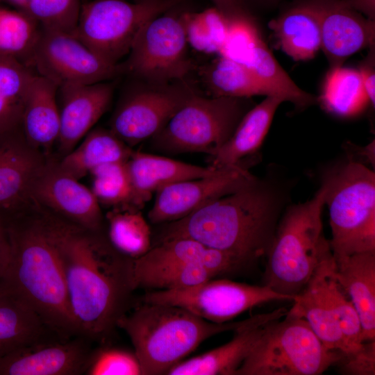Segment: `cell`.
<instances>
[{"label": "cell", "instance_id": "obj_1", "mask_svg": "<svg viewBox=\"0 0 375 375\" xmlns=\"http://www.w3.org/2000/svg\"><path fill=\"white\" fill-rule=\"evenodd\" d=\"M62 262L71 312L79 334L103 340L124 314L132 260L72 223L48 219Z\"/></svg>", "mask_w": 375, "mask_h": 375}, {"label": "cell", "instance_id": "obj_2", "mask_svg": "<svg viewBox=\"0 0 375 375\" xmlns=\"http://www.w3.org/2000/svg\"><path fill=\"white\" fill-rule=\"evenodd\" d=\"M287 199L280 182L256 176L233 192L168 222L160 240L191 238L251 263L267 255Z\"/></svg>", "mask_w": 375, "mask_h": 375}, {"label": "cell", "instance_id": "obj_3", "mask_svg": "<svg viewBox=\"0 0 375 375\" xmlns=\"http://www.w3.org/2000/svg\"><path fill=\"white\" fill-rule=\"evenodd\" d=\"M6 220L10 254L3 281L59 338L81 336L71 312L59 250L47 219Z\"/></svg>", "mask_w": 375, "mask_h": 375}, {"label": "cell", "instance_id": "obj_4", "mask_svg": "<svg viewBox=\"0 0 375 375\" xmlns=\"http://www.w3.org/2000/svg\"><path fill=\"white\" fill-rule=\"evenodd\" d=\"M144 302L117 322L133 344L143 375L167 374L206 339L234 331L251 319L215 323L180 306Z\"/></svg>", "mask_w": 375, "mask_h": 375}, {"label": "cell", "instance_id": "obj_5", "mask_svg": "<svg viewBox=\"0 0 375 375\" xmlns=\"http://www.w3.org/2000/svg\"><path fill=\"white\" fill-rule=\"evenodd\" d=\"M324 194L321 185L311 199L286 206L266 255L263 285L291 297L306 287L331 249L323 233Z\"/></svg>", "mask_w": 375, "mask_h": 375}, {"label": "cell", "instance_id": "obj_6", "mask_svg": "<svg viewBox=\"0 0 375 375\" xmlns=\"http://www.w3.org/2000/svg\"><path fill=\"white\" fill-rule=\"evenodd\" d=\"M328 208L335 258L375 252V174L360 162L347 160L321 175Z\"/></svg>", "mask_w": 375, "mask_h": 375}, {"label": "cell", "instance_id": "obj_7", "mask_svg": "<svg viewBox=\"0 0 375 375\" xmlns=\"http://www.w3.org/2000/svg\"><path fill=\"white\" fill-rule=\"evenodd\" d=\"M250 99L206 97L195 92L150 139L151 147L167 154L204 153L212 156L251 108Z\"/></svg>", "mask_w": 375, "mask_h": 375}, {"label": "cell", "instance_id": "obj_8", "mask_svg": "<svg viewBox=\"0 0 375 375\" xmlns=\"http://www.w3.org/2000/svg\"><path fill=\"white\" fill-rule=\"evenodd\" d=\"M341 356L322 343L306 319L286 314L267 324L235 375H319Z\"/></svg>", "mask_w": 375, "mask_h": 375}, {"label": "cell", "instance_id": "obj_9", "mask_svg": "<svg viewBox=\"0 0 375 375\" xmlns=\"http://www.w3.org/2000/svg\"><path fill=\"white\" fill-rule=\"evenodd\" d=\"M186 0H92L82 4L72 35L112 64L128 55L142 27Z\"/></svg>", "mask_w": 375, "mask_h": 375}, {"label": "cell", "instance_id": "obj_10", "mask_svg": "<svg viewBox=\"0 0 375 375\" xmlns=\"http://www.w3.org/2000/svg\"><path fill=\"white\" fill-rule=\"evenodd\" d=\"M170 10L147 22L137 35L124 71L143 82L184 81L192 67L184 17Z\"/></svg>", "mask_w": 375, "mask_h": 375}, {"label": "cell", "instance_id": "obj_11", "mask_svg": "<svg viewBox=\"0 0 375 375\" xmlns=\"http://www.w3.org/2000/svg\"><path fill=\"white\" fill-rule=\"evenodd\" d=\"M295 297L265 285L212 278L188 288L151 291L146 294L144 301L180 306L209 322L225 323L260 304L293 301Z\"/></svg>", "mask_w": 375, "mask_h": 375}, {"label": "cell", "instance_id": "obj_12", "mask_svg": "<svg viewBox=\"0 0 375 375\" xmlns=\"http://www.w3.org/2000/svg\"><path fill=\"white\" fill-rule=\"evenodd\" d=\"M28 66L58 87L105 82L124 72L122 64L107 62L74 35L41 28Z\"/></svg>", "mask_w": 375, "mask_h": 375}, {"label": "cell", "instance_id": "obj_13", "mask_svg": "<svg viewBox=\"0 0 375 375\" xmlns=\"http://www.w3.org/2000/svg\"><path fill=\"white\" fill-rule=\"evenodd\" d=\"M194 93L183 81L144 82L122 99L110 130L130 147L137 145L160 131Z\"/></svg>", "mask_w": 375, "mask_h": 375}, {"label": "cell", "instance_id": "obj_14", "mask_svg": "<svg viewBox=\"0 0 375 375\" xmlns=\"http://www.w3.org/2000/svg\"><path fill=\"white\" fill-rule=\"evenodd\" d=\"M255 177L239 164L219 167L207 176L163 186L156 192L148 217L153 224L178 220L207 203L233 192Z\"/></svg>", "mask_w": 375, "mask_h": 375}, {"label": "cell", "instance_id": "obj_15", "mask_svg": "<svg viewBox=\"0 0 375 375\" xmlns=\"http://www.w3.org/2000/svg\"><path fill=\"white\" fill-rule=\"evenodd\" d=\"M320 29L321 49L330 68L342 66L360 50L374 45L375 20L345 6L341 0H306Z\"/></svg>", "mask_w": 375, "mask_h": 375}, {"label": "cell", "instance_id": "obj_16", "mask_svg": "<svg viewBox=\"0 0 375 375\" xmlns=\"http://www.w3.org/2000/svg\"><path fill=\"white\" fill-rule=\"evenodd\" d=\"M87 339H49L19 347L0 357V375L85 374L92 353Z\"/></svg>", "mask_w": 375, "mask_h": 375}, {"label": "cell", "instance_id": "obj_17", "mask_svg": "<svg viewBox=\"0 0 375 375\" xmlns=\"http://www.w3.org/2000/svg\"><path fill=\"white\" fill-rule=\"evenodd\" d=\"M30 196L75 225L99 232L102 221L99 203L91 189L62 172L44 165L35 178Z\"/></svg>", "mask_w": 375, "mask_h": 375}, {"label": "cell", "instance_id": "obj_18", "mask_svg": "<svg viewBox=\"0 0 375 375\" xmlns=\"http://www.w3.org/2000/svg\"><path fill=\"white\" fill-rule=\"evenodd\" d=\"M114 85L108 82L58 87L60 150L67 154L91 131L107 110Z\"/></svg>", "mask_w": 375, "mask_h": 375}, {"label": "cell", "instance_id": "obj_19", "mask_svg": "<svg viewBox=\"0 0 375 375\" xmlns=\"http://www.w3.org/2000/svg\"><path fill=\"white\" fill-rule=\"evenodd\" d=\"M281 307L272 312L256 315L234 331L229 342L206 353L181 361L168 370L169 375H235L247 356L265 331L269 322L287 314Z\"/></svg>", "mask_w": 375, "mask_h": 375}, {"label": "cell", "instance_id": "obj_20", "mask_svg": "<svg viewBox=\"0 0 375 375\" xmlns=\"http://www.w3.org/2000/svg\"><path fill=\"white\" fill-rule=\"evenodd\" d=\"M131 190V210H138L152 194L169 184L214 174L219 167L178 161L167 157L133 151L126 162Z\"/></svg>", "mask_w": 375, "mask_h": 375}, {"label": "cell", "instance_id": "obj_21", "mask_svg": "<svg viewBox=\"0 0 375 375\" xmlns=\"http://www.w3.org/2000/svg\"><path fill=\"white\" fill-rule=\"evenodd\" d=\"M22 129L0 135V208L11 209L30 197L44 167Z\"/></svg>", "mask_w": 375, "mask_h": 375}, {"label": "cell", "instance_id": "obj_22", "mask_svg": "<svg viewBox=\"0 0 375 375\" xmlns=\"http://www.w3.org/2000/svg\"><path fill=\"white\" fill-rule=\"evenodd\" d=\"M334 259L336 278L358 314L362 342L375 340V252Z\"/></svg>", "mask_w": 375, "mask_h": 375}, {"label": "cell", "instance_id": "obj_23", "mask_svg": "<svg viewBox=\"0 0 375 375\" xmlns=\"http://www.w3.org/2000/svg\"><path fill=\"white\" fill-rule=\"evenodd\" d=\"M58 87L36 74L27 92L22 118L25 139L33 148L48 149L58 141L60 111Z\"/></svg>", "mask_w": 375, "mask_h": 375}, {"label": "cell", "instance_id": "obj_24", "mask_svg": "<svg viewBox=\"0 0 375 375\" xmlns=\"http://www.w3.org/2000/svg\"><path fill=\"white\" fill-rule=\"evenodd\" d=\"M56 335L35 310L3 279L0 281V357Z\"/></svg>", "mask_w": 375, "mask_h": 375}, {"label": "cell", "instance_id": "obj_25", "mask_svg": "<svg viewBox=\"0 0 375 375\" xmlns=\"http://www.w3.org/2000/svg\"><path fill=\"white\" fill-rule=\"evenodd\" d=\"M281 99L267 96L251 107L243 116L231 137L210 156V165L215 167L240 164L244 158L256 153L268 133Z\"/></svg>", "mask_w": 375, "mask_h": 375}, {"label": "cell", "instance_id": "obj_26", "mask_svg": "<svg viewBox=\"0 0 375 375\" xmlns=\"http://www.w3.org/2000/svg\"><path fill=\"white\" fill-rule=\"evenodd\" d=\"M293 302L287 314L306 319L328 349L344 353L351 352L327 300L319 265Z\"/></svg>", "mask_w": 375, "mask_h": 375}, {"label": "cell", "instance_id": "obj_27", "mask_svg": "<svg viewBox=\"0 0 375 375\" xmlns=\"http://www.w3.org/2000/svg\"><path fill=\"white\" fill-rule=\"evenodd\" d=\"M280 48L296 61L315 58L321 49L318 22L304 2L294 6L269 22Z\"/></svg>", "mask_w": 375, "mask_h": 375}, {"label": "cell", "instance_id": "obj_28", "mask_svg": "<svg viewBox=\"0 0 375 375\" xmlns=\"http://www.w3.org/2000/svg\"><path fill=\"white\" fill-rule=\"evenodd\" d=\"M133 151L110 130L96 128L84 137L78 147L65 154L57 166L79 180L101 165L126 162Z\"/></svg>", "mask_w": 375, "mask_h": 375}, {"label": "cell", "instance_id": "obj_29", "mask_svg": "<svg viewBox=\"0 0 375 375\" xmlns=\"http://www.w3.org/2000/svg\"><path fill=\"white\" fill-rule=\"evenodd\" d=\"M149 262L172 261L207 268L217 276L244 265L235 256L188 238H174L160 241L141 256Z\"/></svg>", "mask_w": 375, "mask_h": 375}, {"label": "cell", "instance_id": "obj_30", "mask_svg": "<svg viewBox=\"0 0 375 375\" xmlns=\"http://www.w3.org/2000/svg\"><path fill=\"white\" fill-rule=\"evenodd\" d=\"M217 275L206 267L178 262H149L142 258L132 260L133 289L172 290L191 288Z\"/></svg>", "mask_w": 375, "mask_h": 375}, {"label": "cell", "instance_id": "obj_31", "mask_svg": "<svg viewBox=\"0 0 375 375\" xmlns=\"http://www.w3.org/2000/svg\"><path fill=\"white\" fill-rule=\"evenodd\" d=\"M244 65L256 75L269 96L289 101L298 108H306L318 102V98L301 89L282 68L260 37Z\"/></svg>", "mask_w": 375, "mask_h": 375}, {"label": "cell", "instance_id": "obj_32", "mask_svg": "<svg viewBox=\"0 0 375 375\" xmlns=\"http://www.w3.org/2000/svg\"><path fill=\"white\" fill-rule=\"evenodd\" d=\"M36 74L26 64L0 55V135L22 128L27 92Z\"/></svg>", "mask_w": 375, "mask_h": 375}, {"label": "cell", "instance_id": "obj_33", "mask_svg": "<svg viewBox=\"0 0 375 375\" xmlns=\"http://www.w3.org/2000/svg\"><path fill=\"white\" fill-rule=\"evenodd\" d=\"M317 98L327 111L342 117L356 116L369 104L359 71L342 66L330 68Z\"/></svg>", "mask_w": 375, "mask_h": 375}, {"label": "cell", "instance_id": "obj_34", "mask_svg": "<svg viewBox=\"0 0 375 375\" xmlns=\"http://www.w3.org/2000/svg\"><path fill=\"white\" fill-rule=\"evenodd\" d=\"M201 74L212 97L269 96L267 90L247 66L222 56L206 66Z\"/></svg>", "mask_w": 375, "mask_h": 375}, {"label": "cell", "instance_id": "obj_35", "mask_svg": "<svg viewBox=\"0 0 375 375\" xmlns=\"http://www.w3.org/2000/svg\"><path fill=\"white\" fill-rule=\"evenodd\" d=\"M319 268L329 306L333 312L351 351L362 344V327L358 314L334 272L335 259L331 249L322 258Z\"/></svg>", "mask_w": 375, "mask_h": 375}, {"label": "cell", "instance_id": "obj_36", "mask_svg": "<svg viewBox=\"0 0 375 375\" xmlns=\"http://www.w3.org/2000/svg\"><path fill=\"white\" fill-rule=\"evenodd\" d=\"M106 219L109 242L124 256L135 260L151 248L150 227L139 210L114 209Z\"/></svg>", "mask_w": 375, "mask_h": 375}, {"label": "cell", "instance_id": "obj_37", "mask_svg": "<svg viewBox=\"0 0 375 375\" xmlns=\"http://www.w3.org/2000/svg\"><path fill=\"white\" fill-rule=\"evenodd\" d=\"M40 32L38 23L22 10L0 7V55L26 65Z\"/></svg>", "mask_w": 375, "mask_h": 375}, {"label": "cell", "instance_id": "obj_38", "mask_svg": "<svg viewBox=\"0 0 375 375\" xmlns=\"http://www.w3.org/2000/svg\"><path fill=\"white\" fill-rule=\"evenodd\" d=\"M92 191L99 203L118 210H131L132 190L126 162L101 165L90 173Z\"/></svg>", "mask_w": 375, "mask_h": 375}, {"label": "cell", "instance_id": "obj_39", "mask_svg": "<svg viewBox=\"0 0 375 375\" xmlns=\"http://www.w3.org/2000/svg\"><path fill=\"white\" fill-rule=\"evenodd\" d=\"M81 6V0H28L20 10L42 29L73 34Z\"/></svg>", "mask_w": 375, "mask_h": 375}, {"label": "cell", "instance_id": "obj_40", "mask_svg": "<svg viewBox=\"0 0 375 375\" xmlns=\"http://www.w3.org/2000/svg\"><path fill=\"white\" fill-rule=\"evenodd\" d=\"M85 374L140 375L142 369L134 351L104 347L91 353Z\"/></svg>", "mask_w": 375, "mask_h": 375}, {"label": "cell", "instance_id": "obj_41", "mask_svg": "<svg viewBox=\"0 0 375 375\" xmlns=\"http://www.w3.org/2000/svg\"><path fill=\"white\" fill-rule=\"evenodd\" d=\"M261 35L255 21H240L229 24L221 56L244 64Z\"/></svg>", "mask_w": 375, "mask_h": 375}, {"label": "cell", "instance_id": "obj_42", "mask_svg": "<svg viewBox=\"0 0 375 375\" xmlns=\"http://www.w3.org/2000/svg\"><path fill=\"white\" fill-rule=\"evenodd\" d=\"M333 366L344 375H374L375 340L362 342L353 351L342 353Z\"/></svg>", "mask_w": 375, "mask_h": 375}, {"label": "cell", "instance_id": "obj_43", "mask_svg": "<svg viewBox=\"0 0 375 375\" xmlns=\"http://www.w3.org/2000/svg\"><path fill=\"white\" fill-rule=\"evenodd\" d=\"M228 25L240 21H255L244 0H210Z\"/></svg>", "mask_w": 375, "mask_h": 375}, {"label": "cell", "instance_id": "obj_44", "mask_svg": "<svg viewBox=\"0 0 375 375\" xmlns=\"http://www.w3.org/2000/svg\"><path fill=\"white\" fill-rule=\"evenodd\" d=\"M368 55L362 61L359 73L362 82L372 107L375 103V51L374 45L370 47Z\"/></svg>", "mask_w": 375, "mask_h": 375}, {"label": "cell", "instance_id": "obj_45", "mask_svg": "<svg viewBox=\"0 0 375 375\" xmlns=\"http://www.w3.org/2000/svg\"><path fill=\"white\" fill-rule=\"evenodd\" d=\"M10 242L6 217L0 214V281L3 278L9 262Z\"/></svg>", "mask_w": 375, "mask_h": 375}, {"label": "cell", "instance_id": "obj_46", "mask_svg": "<svg viewBox=\"0 0 375 375\" xmlns=\"http://www.w3.org/2000/svg\"><path fill=\"white\" fill-rule=\"evenodd\" d=\"M347 7L366 16L367 19L375 20V0H341Z\"/></svg>", "mask_w": 375, "mask_h": 375}, {"label": "cell", "instance_id": "obj_47", "mask_svg": "<svg viewBox=\"0 0 375 375\" xmlns=\"http://www.w3.org/2000/svg\"><path fill=\"white\" fill-rule=\"evenodd\" d=\"M7 1L17 6L19 8H21L28 0H7Z\"/></svg>", "mask_w": 375, "mask_h": 375}, {"label": "cell", "instance_id": "obj_48", "mask_svg": "<svg viewBox=\"0 0 375 375\" xmlns=\"http://www.w3.org/2000/svg\"><path fill=\"white\" fill-rule=\"evenodd\" d=\"M256 1H258L260 2H263V3H273V2H276L278 0H256Z\"/></svg>", "mask_w": 375, "mask_h": 375}, {"label": "cell", "instance_id": "obj_49", "mask_svg": "<svg viewBox=\"0 0 375 375\" xmlns=\"http://www.w3.org/2000/svg\"><path fill=\"white\" fill-rule=\"evenodd\" d=\"M140 1V0H135V1Z\"/></svg>", "mask_w": 375, "mask_h": 375}]
</instances>
